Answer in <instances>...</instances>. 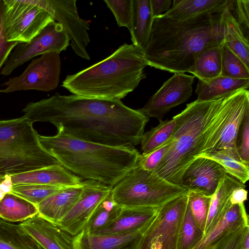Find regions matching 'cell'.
I'll list each match as a JSON object with an SVG mask.
<instances>
[{
	"label": "cell",
	"instance_id": "obj_31",
	"mask_svg": "<svg viewBox=\"0 0 249 249\" xmlns=\"http://www.w3.org/2000/svg\"><path fill=\"white\" fill-rule=\"evenodd\" d=\"M122 209L113 200L110 192L96 208L83 231L89 234L97 233L113 221Z\"/></svg>",
	"mask_w": 249,
	"mask_h": 249
},
{
	"label": "cell",
	"instance_id": "obj_8",
	"mask_svg": "<svg viewBox=\"0 0 249 249\" xmlns=\"http://www.w3.org/2000/svg\"><path fill=\"white\" fill-rule=\"evenodd\" d=\"M248 110V89H240L225 97L200 154L228 150L238 155L235 146L236 137L241 122Z\"/></svg>",
	"mask_w": 249,
	"mask_h": 249
},
{
	"label": "cell",
	"instance_id": "obj_30",
	"mask_svg": "<svg viewBox=\"0 0 249 249\" xmlns=\"http://www.w3.org/2000/svg\"><path fill=\"white\" fill-rule=\"evenodd\" d=\"M0 249H44L18 225L0 218Z\"/></svg>",
	"mask_w": 249,
	"mask_h": 249
},
{
	"label": "cell",
	"instance_id": "obj_23",
	"mask_svg": "<svg viewBox=\"0 0 249 249\" xmlns=\"http://www.w3.org/2000/svg\"><path fill=\"white\" fill-rule=\"evenodd\" d=\"M233 0H174L170 9L163 15L185 20L206 13H215L231 9Z\"/></svg>",
	"mask_w": 249,
	"mask_h": 249
},
{
	"label": "cell",
	"instance_id": "obj_26",
	"mask_svg": "<svg viewBox=\"0 0 249 249\" xmlns=\"http://www.w3.org/2000/svg\"><path fill=\"white\" fill-rule=\"evenodd\" d=\"M245 187L235 178L228 174L225 175L211 196L204 234L223 216L231 205L230 199L232 192L236 188Z\"/></svg>",
	"mask_w": 249,
	"mask_h": 249
},
{
	"label": "cell",
	"instance_id": "obj_46",
	"mask_svg": "<svg viewBox=\"0 0 249 249\" xmlns=\"http://www.w3.org/2000/svg\"><path fill=\"white\" fill-rule=\"evenodd\" d=\"M13 184L11 176L5 175L3 176V180L0 182V187L5 194L11 193Z\"/></svg>",
	"mask_w": 249,
	"mask_h": 249
},
{
	"label": "cell",
	"instance_id": "obj_5",
	"mask_svg": "<svg viewBox=\"0 0 249 249\" xmlns=\"http://www.w3.org/2000/svg\"><path fill=\"white\" fill-rule=\"evenodd\" d=\"M224 98L207 101L196 100L173 117L176 125L172 143L154 173L165 180L181 186L182 175L200 154Z\"/></svg>",
	"mask_w": 249,
	"mask_h": 249
},
{
	"label": "cell",
	"instance_id": "obj_24",
	"mask_svg": "<svg viewBox=\"0 0 249 249\" xmlns=\"http://www.w3.org/2000/svg\"><path fill=\"white\" fill-rule=\"evenodd\" d=\"M249 88V79L219 76L208 80L198 79L195 92L197 100L207 101L221 98Z\"/></svg>",
	"mask_w": 249,
	"mask_h": 249
},
{
	"label": "cell",
	"instance_id": "obj_28",
	"mask_svg": "<svg viewBox=\"0 0 249 249\" xmlns=\"http://www.w3.org/2000/svg\"><path fill=\"white\" fill-rule=\"evenodd\" d=\"M38 214L37 206L12 193L0 200V218L11 222H23Z\"/></svg>",
	"mask_w": 249,
	"mask_h": 249
},
{
	"label": "cell",
	"instance_id": "obj_13",
	"mask_svg": "<svg viewBox=\"0 0 249 249\" xmlns=\"http://www.w3.org/2000/svg\"><path fill=\"white\" fill-rule=\"evenodd\" d=\"M49 13L61 24L71 41V45L78 56L90 60L86 47L90 42L89 25L81 18L77 12L76 0H33Z\"/></svg>",
	"mask_w": 249,
	"mask_h": 249
},
{
	"label": "cell",
	"instance_id": "obj_38",
	"mask_svg": "<svg viewBox=\"0 0 249 249\" xmlns=\"http://www.w3.org/2000/svg\"><path fill=\"white\" fill-rule=\"evenodd\" d=\"M113 14L119 27L129 29L132 14V0H104Z\"/></svg>",
	"mask_w": 249,
	"mask_h": 249
},
{
	"label": "cell",
	"instance_id": "obj_19",
	"mask_svg": "<svg viewBox=\"0 0 249 249\" xmlns=\"http://www.w3.org/2000/svg\"><path fill=\"white\" fill-rule=\"evenodd\" d=\"M247 226H249V216L244 203L231 205L193 249H213L227 235Z\"/></svg>",
	"mask_w": 249,
	"mask_h": 249
},
{
	"label": "cell",
	"instance_id": "obj_44",
	"mask_svg": "<svg viewBox=\"0 0 249 249\" xmlns=\"http://www.w3.org/2000/svg\"><path fill=\"white\" fill-rule=\"evenodd\" d=\"M152 15L154 18L163 15L171 8L173 0H150Z\"/></svg>",
	"mask_w": 249,
	"mask_h": 249
},
{
	"label": "cell",
	"instance_id": "obj_7",
	"mask_svg": "<svg viewBox=\"0 0 249 249\" xmlns=\"http://www.w3.org/2000/svg\"><path fill=\"white\" fill-rule=\"evenodd\" d=\"M188 190L137 165L112 188L113 200L122 208H160Z\"/></svg>",
	"mask_w": 249,
	"mask_h": 249
},
{
	"label": "cell",
	"instance_id": "obj_40",
	"mask_svg": "<svg viewBox=\"0 0 249 249\" xmlns=\"http://www.w3.org/2000/svg\"><path fill=\"white\" fill-rule=\"evenodd\" d=\"M245 38L249 39V0H233L230 10Z\"/></svg>",
	"mask_w": 249,
	"mask_h": 249
},
{
	"label": "cell",
	"instance_id": "obj_49",
	"mask_svg": "<svg viewBox=\"0 0 249 249\" xmlns=\"http://www.w3.org/2000/svg\"><path fill=\"white\" fill-rule=\"evenodd\" d=\"M3 177H0V182L3 180Z\"/></svg>",
	"mask_w": 249,
	"mask_h": 249
},
{
	"label": "cell",
	"instance_id": "obj_37",
	"mask_svg": "<svg viewBox=\"0 0 249 249\" xmlns=\"http://www.w3.org/2000/svg\"><path fill=\"white\" fill-rule=\"evenodd\" d=\"M187 196L188 204L193 218L204 234L212 196L190 191H188Z\"/></svg>",
	"mask_w": 249,
	"mask_h": 249
},
{
	"label": "cell",
	"instance_id": "obj_27",
	"mask_svg": "<svg viewBox=\"0 0 249 249\" xmlns=\"http://www.w3.org/2000/svg\"><path fill=\"white\" fill-rule=\"evenodd\" d=\"M207 47L196 56L191 72L198 79L208 80L220 75L222 44Z\"/></svg>",
	"mask_w": 249,
	"mask_h": 249
},
{
	"label": "cell",
	"instance_id": "obj_18",
	"mask_svg": "<svg viewBox=\"0 0 249 249\" xmlns=\"http://www.w3.org/2000/svg\"><path fill=\"white\" fill-rule=\"evenodd\" d=\"M150 224L137 231L120 234H89L82 231L74 236V249H137L142 236Z\"/></svg>",
	"mask_w": 249,
	"mask_h": 249
},
{
	"label": "cell",
	"instance_id": "obj_9",
	"mask_svg": "<svg viewBox=\"0 0 249 249\" xmlns=\"http://www.w3.org/2000/svg\"><path fill=\"white\" fill-rule=\"evenodd\" d=\"M2 31L9 42L27 43L47 25L55 21L33 0H3Z\"/></svg>",
	"mask_w": 249,
	"mask_h": 249
},
{
	"label": "cell",
	"instance_id": "obj_4",
	"mask_svg": "<svg viewBox=\"0 0 249 249\" xmlns=\"http://www.w3.org/2000/svg\"><path fill=\"white\" fill-rule=\"evenodd\" d=\"M146 66L143 51L125 43L104 60L67 75L61 86L77 96L121 100L146 78Z\"/></svg>",
	"mask_w": 249,
	"mask_h": 249
},
{
	"label": "cell",
	"instance_id": "obj_35",
	"mask_svg": "<svg viewBox=\"0 0 249 249\" xmlns=\"http://www.w3.org/2000/svg\"><path fill=\"white\" fill-rule=\"evenodd\" d=\"M203 236L204 233L194 220L188 204L179 233L178 249H193Z\"/></svg>",
	"mask_w": 249,
	"mask_h": 249
},
{
	"label": "cell",
	"instance_id": "obj_29",
	"mask_svg": "<svg viewBox=\"0 0 249 249\" xmlns=\"http://www.w3.org/2000/svg\"><path fill=\"white\" fill-rule=\"evenodd\" d=\"M228 8L223 13L224 42L228 47L249 68V41Z\"/></svg>",
	"mask_w": 249,
	"mask_h": 249
},
{
	"label": "cell",
	"instance_id": "obj_2",
	"mask_svg": "<svg viewBox=\"0 0 249 249\" xmlns=\"http://www.w3.org/2000/svg\"><path fill=\"white\" fill-rule=\"evenodd\" d=\"M223 11L185 20L163 15L154 18L143 51L147 65L174 73H190L200 52L224 42Z\"/></svg>",
	"mask_w": 249,
	"mask_h": 249
},
{
	"label": "cell",
	"instance_id": "obj_17",
	"mask_svg": "<svg viewBox=\"0 0 249 249\" xmlns=\"http://www.w3.org/2000/svg\"><path fill=\"white\" fill-rule=\"evenodd\" d=\"M19 225L44 249H75L74 236L38 214Z\"/></svg>",
	"mask_w": 249,
	"mask_h": 249
},
{
	"label": "cell",
	"instance_id": "obj_10",
	"mask_svg": "<svg viewBox=\"0 0 249 249\" xmlns=\"http://www.w3.org/2000/svg\"><path fill=\"white\" fill-rule=\"evenodd\" d=\"M187 205L186 194L160 207L137 249H178L179 233Z\"/></svg>",
	"mask_w": 249,
	"mask_h": 249
},
{
	"label": "cell",
	"instance_id": "obj_16",
	"mask_svg": "<svg viewBox=\"0 0 249 249\" xmlns=\"http://www.w3.org/2000/svg\"><path fill=\"white\" fill-rule=\"evenodd\" d=\"M226 174L222 166L215 161L197 157L184 172L181 185L188 191L211 196Z\"/></svg>",
	"mask_w": 249,
	"mask_h": 249
},
{
	"label": "cell",
	"instance_id": "obj_20",
	"mask_svg": "<svg viewBox=\"0 0 249 249\" xmlns=\"http://www.w3.org/2000/svg\"><path fill=\"white\" fill-rule=\"evenodd\" d=\"M10 176L13 185L33 184L67 187L78 185L82 180L61 165H52Z\"/></svg>",
	"mask_w": 249,
	"mask_h": 249
},
{
	"label": "cell",
	"instance_id": "obj_39",
	"mask_svg": "<svg viewBox=\"0 0 249 249\" xmlns=\"http://www.w3.org/2000/svg\"><path fill=\"white\" fill-rule=\"evenodd\" d=\"M235 146L241 160L249 164V110L246 112L239 126Z\"/></svg>",
	"mask_w": 249,
	"mask_h": 249
},
{
	"label": "cell",
	"instance_id": "obj_34",
	"mask_svg": "<svg viewBox=\"0 0 249 249\" xmlns=\"http://www.w3.org/2000/svg\"><path fill=\"white\" fill-rule=\"evenodd\" d=\"M220 76L236 79H249V68L223 42L221 47Z\"/></svg>",
	"mask_w": 249,
	"mask_h": 249
},
{
	"label": "cell",
	"instance_id": "obj_1",
	"mask_svg": "<svg viewBox=\"0 0 249 249\" xmlns=\"http://www.w3.org/2000/svg\"><path fill=\"white\" fill-rule=\"evenodd\" d=\"M24 116L33 124L48 122L57 132L82 141L112 146L140 143L149 118L121 100L86 98L56 93L28 103Z\"/></svg>",
	"mask_w": 249,
	"mask_h": 249
},
{
	"label": "cell",
	"instance_id": "obj_36",
	"mask_svg": "<svg viewBox=\"0 0 249 249\" xmlns=\"http://www.w3.org/2000/svg\"><path fill=\"white\" fill-rule=\"evenodd\" d=\"M64 187L23 184L13 185L11 193L37 206L49 196Z\"/></svg>",
	"mask_w": 249,
	"mask_h": 249
},
{
	"label": "cell",
	"instance_id": "obj_45",
	"mask_svg": "<svg viewBox=\"0 0 249 249\" xmlns=\"http://www.w3.org/2000/svg\"><path fill=\"white\" fill-rule=\"evenodd\" d=\"M248 191L245 187H239L235 189L230 197V202L231 205L244 203L247 199Z\"/></svg>",
	"mask_w": 249,
	"mask_h": 249
},
{
	"label": "cell",
	"instance_id": "obj_42",
	"mask_svg": "<svg viewBox=\"0 0 249 249\" xmlns=\"http://www.w3.org/2000/svg\"><path fill=\"white\" fill-rule=\"evenodd\" d=\"M249 226L242 227L220 241L213 249H241L242 242Z\"/></svg>",
	"mask_w": 249,
	"mask_h": 249
},
{
	"label": "cell",
	"instance_id": "obj_47",
	"mask_svg": "<svg viewBox=\"0 0 249 249\" xmlns=\"http://www.w3.org/2000/svg\"><path fill=\"white\" fill-rule=\"evenodd\" d=\"M241 249H249V230H248L243 237Z\"/></svg>",
	"mask_w": 249,
	"mask_h": 249
},
{
	"label": "cell",
	"instance_id": "obj_32",
	"mask_svg": "<svg viewBox=\"0 0 249 249\" xmlns=\"http://www.w3.org/2000/svg\"><path fill=\"white\" fill-rule=\"evenodd\" d=\"M197 157L213 160L220 165L226 173L243 184L249 179V164L243 162L238 155L228 150H221L199 154Z\"/></svg>",
	"mask_w": 249,
	"mask_h": 249
},
{
	"label": "cell",
	"instance_id": "obj_15",
	"mask_svg": "<svg viewBox=\"0 0 249 249\" xmlns=\"http://www.w3.org/2000/svg\"><path fill=\"white\" fill-rule=\"evenodd\" d=\"M80 196L67 214L57 224L73 236L82 232L96 208L111 192L112 187L100 182L82 180Z\"/></svg>",
	"mask_w": 249,
	"mask_h": 249
},
{
	"label": "cell",
	"instance_id": "obj_6",
	"mask_svg": "<svg viewBox=\"0 0 249 249\" xmlns=\"http://www.w3.org/2000/svg\"><path fill=\"white\" fill-rule=\"evenodd\" d=\"M33 124L24 116L0 120V177L61 165L42 146Z\"/></svg>",
	"mask_w": 249,
	"mask_h": 249
},
{
	"label": "cell",
	"instance_id": "obj_12",
	"mask_svg": "<svg viewBox=\"0 0 249 249\" xmlns=\"http://www.w3.org/2000/svg\"><path fill=\"white\" fill-rule=\"evenodd\" d=\"M70 41L62 25L57 22H52L29 42L20 43L16 46L0 74L8 76L16 68L37 55L52 52L60 53L66 50Z\"/></svg>",
	"mask_w": 249,
	"mask_h": 249
},
{
	"label": "cell",
	"instance_id": "obj_3",
	"mask_svg": "<svg viewBox=\"0 0 249 249\" xmlns=\"http://www.w3.org/2000/svg\"><path fill=\"white\" fill-rule=\"evenodd\" d=\"M42 146L64 168L81 179L113 186L138 164L135 147L112 146L79 140L57 132L39 135Z\"/></svg>",
	"mask_w": 249,
	"mask_h": 249
},
{
	"label": "cell",
	"instance_id": "obj_11",
	"mask_svg": "<svg viewBox=\"0 0 249 249\" xmlns=\"http://www.w3.org/2000/svg\"><path fill=\"white\" fill-rule=\"evenodd\" d=\"M61 72L59 53L55 52L44 53L34 59L19 76L9 79L0 92L8 93L17 91L36 90L49 91L56 89Z\"/></svg>",
	"mask_w": 249,
	"mask_h": 249
},
{
	"label": "cell",
	"instance_id": "obj_48",
	"mask_svg": "<svg viewBox=\"0 0 249 249\" xmlns=\"http://www.w3.org/2000/svg\"><path fill=\"white\" fill-rule=\"evenodd\" d=\"M5 195V193L2 191L0 187V200Z\"/></svg>",
	"mask_w": 249,
	"mask_h": 249
},
{
	"label": "cell",
	"instance_id": "obj_22",
	"mask_svg": "<svg viewBox=\"0 0 249 249\" xmlns=\"http://www.w3.org/2000/svg\"><path fill=\"white\" fill-rule=\"evenodd\" d=\"M160 208H122L116 218L94 234H120L141 229L152 221Z\"/></svg>",
	"mask_w": 249,
	"mask_h": 249
},
{
	"label": "cell",
	"instance_id": "obj_14",
	"mask_svg": "<svg viewBox=\"0 0 249 249\" xmlns=\"http://www.w3.org/2000/svg\"><path fill=\"white\" fill-rule=\"evenodd\" d=\"M195 77L184 73H175L139 110L148 118H156L159 121L162 120L172 108L190 98Z\"/></svg>",
	"mask_w": 249,
	"mask_h": 249
},
{
	"label": "cell",
	"instance_id": "obj_21",
	"mask_svg": "<svg viewBox=\"0 0 249 249\" xmlns=\"http://www.w3.org/2000/svg\"><path fill=\"white\" fill-rule=\"evenodd\" d=\"M82 191L81 183L62 188L36 206L38 214L53 223L57 224L77 202Z\"/></svg>",
	"mask_w": 249,
	"mask_h": 249
},
{
	"label": "cell",
	"instance_id": "obj_25",
	"mask_svg": "<svg viewBox=\"0 0 249 249\" xmlns=\"http://www.w3.org/2000/svg\"><path fill=\"white\" fill-rule=\"evenodd\" d=\"M153 21L150 0H132L129 30L132 44L143 52L150 39Z\"/></svg>",
	"mask_w": 249,
	"mask_h": 249
},
{
	"label": "cell",
	"instance_id": "obj_43",
	"mask_svg": "<svg viewBox=\"0 0 249 249\" xmlns=\"http://www.w3.org/2000/svg\"><path fill=\"white\" fill-rule=\"evenodd\" d=\"M4 11L3 0H0V68L6 62L11 51L19 43L9 42L5 39L2 31V20Z\"/></svg>",
	"mask_w": 249,
	"mask_h": 249
},
{
	"label": "cell",
	"instance_id": "obj_33",
	"mask_svg": "<svg viewBox=\"0 0 249 249\" xmlns=\"http://www.w3.org/2000/svg\"><path fill=\"white\" fill-rule=\"evenodd\" d=\"M176 125L173 118L160 121L159 124L143 133L140 143L143 154L154 151L171 141Z\"/></svg>",
	"mask_w": 249,
	"mask_h": 249
},
{
	"label": "cell",
	"instance_id": "obj_41",
	"mask_svg": "<svg viewBox=\"0 0 249 249\" xmlns=\"http://www.w3.org/2000/svg\"><path fill=\"white\" fill-rule=\"evenodd\" d=\"M172 142L171 138L169 142L159 148L146 154H140L138 165L145 170L153 172L169 149Z\"/></svg>",
	"mask_w": 249,
	"mask_h": 249
}]
</instances>
